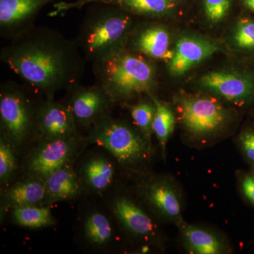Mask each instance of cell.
Instances as JSON below:
<instances>
[{
  "label": "cell",
  "instance_id": "6da1fadb",
  "mask_svg": "<svg viewBox=\"0 0 254 254\" xmlns=\"http://www.w3.org/2000/svg\"><path fill=\"white\" fill-rule=\"evenodd\" d=\"M0 60L47 98H54L57 92L78 84L86 62L76 40L36 25L10 40L1 50Z\"/></svg>",
  "mask_w": 254,
  "mask_h": 254
},
{
  "label": "cell",
  "instance_id": "7a4b0ae2",
  "mask_svg": "<svg viewBox=\"0 0 254 254\" xmlns=\"http://www.w3.org/2000/svg\"><path fill=\"white\" fill-rule=\"evenodd\" d=\"M88 5L76 42L86 61L93 64L126 50L136 17L114 5Z\"/></svg>",
  "mask_w": 254,
  "mask_h": 254
},
{
  "label": "cell",
  "instance_id": "3957f363",
  "mask_svg": "<svg viewBox=\"0 0 254 254\" xmlns=\"http://www.w3.org/2000/svg\"><path fill=\"white\" fill-rule=\"evenodd\" d=\"M92 64L97 83L115 103L153 93L158 84L155 61L127 50Z\"/></svg>",
  "mask_w": 254,
  "mask_h": 254
},
{
  "label": "cell",
  "instance_id": "277c9868",
  "mask_svg": "<svg viewBox=\"0 0 254 254\" xmlns=\"http://www.w3.org/2000/svg\"><path fill=\"white\" fill-rule=\"evenodd\" d=\"M177 119L184 131L195 141L212 139L235 122V113L213 95L182 93L175 98Z\"/></svg>",
  "mask_w": 254,
  "mask_h": 254
},
{
  "label": "cell",
  "instance_id": "5b68a950",
  "mask_svg": "<svg viewBox=\"0 0 254 254\" xmlns=\"http://www.w3.org/2000/svg\"><path fill=\"white\" fill-rule=\"evenodd\" d=\"M36 91L14 81H6L0 88V122L3 136L20 145L37 130L38 115L43 103L33 100ZM38 92V91H37Z\"/></svg>",
  "mask_w": 254,
  "mask_h": 254
},
{
  "label": "cell",
  "instance_id": "8992f818",
  "mask_svg": "<svg viewBox=\"0 0 254 254\" xmlns=\"http://www.w3.org/2000/svg\"><path fill=\"white\" fill-rule=\"evenodd\" d=\"M88 139L103 147L127 166H135L149 160L150 141L138 128L109 115L92 125Z\"/></svg>",
  "mask_w": 254,
  "mask_h": 254
},
{
  "label": "cell",
  "instance_id": "52a82bcc",
  "mask_svg": "<svg viewBox=\"0 0 254 254\" xmlns=\"http://www.w3.org/2000/svg\"><path fill=\"white\" fill-rule=\"evenodd\" d=\"M93 3L118 6L136 18L147 20L171 19L181 14L187 0H76L71 2L60 1L54 4L53 15L61 14Z\"/></svg>",
  "mask_w": 254,
  "mask_h": 254
},
{
  "label": "cell",
  "instance_id": "ba28073f",
  "mask_svg": "<svg viewBox=\"0 0 254 254\" xmlns=\"http://www.w3.org/2000/svg\"><path fill=\"white\" fill-rule=\"evenodd\" d=\"M202 89L237 106L250 104L254 99V76L242 70L218 69L200 76Z\"/></svg>",
  "mask_w": 254,
  "mask_h": 254
},
{
  "label": "cell",
  "instance_id": "9c48e42d",
  "mask_svg": "<svg viewBox=\"0 0 254 254\" xmlns=\"http://www.w3.org/2000/svg\"><path fill=\"white\" fill-rule=\"evenodd\" d=\"M170 28L158 20L136 23L128 37L126 50L154 61L168 63L173 55Z\"/></svg>",
  "mask_w": 254,
  "mask_h": 254
},
{
  "label": "cell",
  "instance_id": "30bf717a",
  "mask_svg": "<svg viewBox=\"0 0 254 254\" xmlns=\"http://www.w3.org/2000/svg\"><path fill=\"white\" fill-rule=\"evenodd\" d=\"M225 52L220 42L198 33L182 35L177 39L171 59L168 62L171 76L180 77L213 55Z\"/></svg>",
  "mask_w": 254,
  "mask_h": 254
},
{
  "label": "cell",
  "instance_id": "8fae6325",
  "mask_svg": "<svg viewBox=\"0 0 254 254\" xmlns=\"http://www.w3.org/2000/svg\"><path fill=\"white\" fill-rule=\"evenodd\" d=\"M66 106L71 110L76 125L91 127L100 119L109 115L115 104L103 86L96 83L91 86L75 85L68 89Z\"/></svg>",
  "mask_w": 254,
  "mask_h": 254
},
{
  "label": "cell",
  "instance_id": "7c38bea8",
  "mask_svg": "<svg viewBox=\"0 0 254 254\" xmlns=\"http://www.w3.org/2000/svg\"><path fill=\"white\" fill-rule=\"evenodd\" d=\"M61 0H0V35L13 39L35 26L37 16L46 5Z\"/></svg>",
  "mask_w": 254,
  "mask_h": 254
},
{
  "label": "cell",
  "instance_id": "4fadbf2b",
  "mask_svg": "<svg viewBox=\"0 0 254 254\" xmlns=\"http://www.w3.org/2000/svg\"><path fill=\"white\" fill-rule=\"evenodd\" d=\"M43 143L28 160V169L33 176L46 182L52 173L66 165L72 157L78 138L43 140Z\"/></svg>",
  "mask_w": 254,
  "mask_h": 254
},
{
  "label": "cell",
  "instance_id": "5bb4252c",
  "mask_svg": "<svg viewBox=\"0 0 254 254\" xmlns=\"http://www.w3.org/2000/svg\"><path fill=\"white\" fill-rule=\"evenodd\" d=\"M76 123L69 108L54 98L43 101L38 115L36 132L43 140L77 136Z\"/></svg>",
  "mask_w": 254,
  "mask_h": 254
},
{
  "label": "cell",
  "instance_id": "9a60e30c",
  "mask_svg": "<svg viewBox=\"0 0 254 254\" xmlns=\"http://www.w3.org/2000/svg\"><path fill=\"white\" fill-rule=\"evenodd\" d=\"M142 194L151 208L169 221L178 223L182 220L181 194L176 185L168 179H157L147 182Z\"/></svg>",
  "mask_w": 254,
  "mask_h": 254
},
{
  "label": "cell",
  "instance_id": "2e32d148",
  "mask_svg": "<svg viewBox=\"0 0 254 254\" xmlns=\"http://www.w3.org/2000/svg\"><path fill=\"white\" fill-rule=\"evenodd\" d=\"M184 245L193 254H222L228 251L226 243L215 232L203 227L189 225L183 220L178 222Z\"/></svg>",
  "mask_w": 254,
  "mask_h": 254
},
{
  "label": "cell",
  "instance_id": "e0dca14e",
  "mask_svg": "<svg viewBox=\"0 0 254 254\" xmlns=\"http://www.w3.org/2000/svg\"><path fill=\"white\" fill-rule=\"evenodd\" d=\"M114 212L128 231L141 237L154 235L155 226L150 217L127 198H120L114 204Z\"/></svg>",
  "mask_w": 254,
  "mask_h": 254
},
{
  "label": "cell",
  "instance_id": "ac0fdd59",
  "mask_svg": "<svg viewBox=\"0 0 254 254\" xmlns=\"http://www.w3.org/2000/svg\"><path fill=\"white\" fill-rule=\"evenodd\" d=\"M46 195V182L32 179L18 182L6 195V201L12 208L30 206L41 202Z\"/></svg>",
  "mask_w": 254,
  "mask_h": 254
},
{
  "label": "cell",
  "instance_id": "d6986e66",
  "mask_svg": "<svg viewBox=\"0 0 254 254\" xmlns=\"http://www.w3.org/2000/svg\"><path fill=\"white\" fill-rule=\"evenodd\" d=\"M46 187V195L52 201L72 198L77 195L79 190L76 175L66 165L48 177Z\"/></svg>",
  "mask_w": 254,
  "mask_h": 254
},
{
  "label": "cell",
  "instance_id": "ffe728a7",
  "mask_svg": "<svg viewBox=\"0 0 254 254\" xmlns=\"http://www.w3.org/2000/svg\"><path fill=\"white\" fill-rule=\"evenodd\" d=\"M155 105V114L153 123V133L158 138L160 148L165 156V148L176 125L177 117L173 108L155 96L154 93L148 94Z\"/></svg>",
  "mask_w": 254,
  "mask_h": 254
},
{
  "label": "cell",
  "instance_id": "44dd1931",
  "mask_svg": "<svg viewBox=\"0 0 254 254\" xmlns=\"http://www.w3.org/2000/svg\"><path fill=\"white\" fill-rule=\"evenodd\" d=\"M87 183L93 190H103L112 183L114 169L106 159L95 158L88 162L83 169Z\"/></svg>",
  "mask_w": 254,
  "mask_h": 254
},
{
  "label": "cell",
  "instance_id": "7402d4cb",
  "mask_svg": "<svg viewBox=\"0 0 254 254\" xmlns=\"http://www.w3.org/2000/svg\"><path fill=\"white\" fill-rule=\"evenodd\" d=\"M230 47L241 52L254 51V20L241 17L235 21L227 36Z\"/></svg>",
  "mask_w": 254,
  "mask_h": 254
},
{
  "label": "cell",
  "instance_id": "603a6c76",
  "mask_svg": "<svg viewBox=\"0 0 254 254\" xmlns=\"http://www.w3.org/2000/svg\"><path fill=\"white\" fill-rule=\"evenodd\" d=\"M13 218L15 222L21 226L30 228H40L54 225L55 220L52 216L49 208L30 206L14 208Z\"/></svg>",
  "mask_w": 254,
  "mask_h": 254
},
{
  "label": "cell",
  "instance_id": "cb8c5ba5",
  "mask_svg": "<svg viewBox=\"0 0 254 254\" xmlns=\"http://www.w3.org/2000/svg\"><path fill=\"white\" fill-rule=\"evenodd\" d=\"M125 105L129 110L132 120L137 128L150 141L155 114V105L153 100L149 96L148 99L140 100L136 104L127 103Z\"/></svg>",
  "mask_w": 254,
  "mask_h": 254
},
{
  "label": "cell",
  "instance_id": "d4e9b609",
  "mask_svg": "<svg viewBox=\"0 0 254 254\" xmlns=\"http://www.w3.org/2000/svg\"><path fill=\"white\" fill-rule=\"evenodd\" d=\"M234 0H200L202 16L209 26H218L231 14Z\"/></svg>",
  "mask_w": 254,
  "mask_h": 254
},
{
  "label": "cell",
  "instance_id": "484cf974",
  "mask_svg": "<svg viewBox=\"0 0 254 254\" xmlns=\"http://www.w3.org/2000/svg\"><path fill=\"white\" fill-rule=\"evenodd\" d=\"M85 232L92 243L101 245L109 241L112 236V227L105 215L93 213L87 219Z\"/></svg>",
  "mask_w": 254,
  "mask_h": 254
},
{
  "label": "cell",
  "instance_id": "4316f807",
  "mask_svg": "<svg viewBox=\"0 0 254 254\" xmlns=\"http://www.w3.org/2000/svg\"><path fill=\"white\" fill-rule=\"evenodd\" d=\"M10 142L4 136L0 141V178L1 182L9 180L16 168V159Z\"/></svg>",
  "mask_w": 254,
  "mask_h": 254
},
{
  "label": "cell",
  "instance_id": "83f0119b",
  "mask_svg": "<svg viewBox=\"0 0 254 254\" xmlns=\"http://www.w3.org/2000/svg\"><path fill=\"white\" fill-rule=\"evenodd\" d=\"M238 141L242 153L254 168V128H247L242 131Z\"/></svg>",
  "mask_w": 254,
  "mask_h": 254
},
{
  "label": "cell",
  "instance_id": "f1b7e54d",
  "mask_svg": "<svg viewBox=\"0 0 254 254\" xmlns=\"http://www.w3.org/2000/svg\"><path fill=\"white\" fill-rule=\"evenodd\" d=\"M242 190L247 200L254 205V173L247 174L242 180Z\"/></svg>",
  "mask_w": 254,
  "mask_h": 254
},
{
  "label": "cell",
  "instance_id": "f546056e",
  "mask_svg": "<svg viewBox=\"0 0 254 254\" xmlns=\"http://www.w3.org/2000/svg\"><path fill=\"white\" fill-rule=\"evenodd\" d=\"M241 2L247 9L254 12V0H241Z\"/></svg>",
  "mask_w": 254,
  "mask_h": 254
},
{
  "label": "cell",
  "instance_id": "4dcf8cb0",
  "mask_svg": "<svg viewBox=\"0 0 254 254\" xmlns=\"http://www.w3.org/2000/svg\"><path fill=\"white\" fill-rule=\"evenodd\" d=\"M253 172H254V171H253Z\"/></svg>",
  "mask_w": 254,
  "mask_h": 254
}]
</instances>
